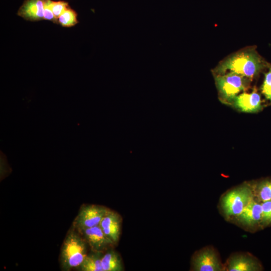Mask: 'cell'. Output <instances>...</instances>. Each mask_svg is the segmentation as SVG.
I'll return each instance as SVG.
<instances>
[{
    "instance_id": "obj_19",
    "label": "cell",
    "mask_w": 271,
    "mask_h": 271,
    "mask_svg": "<svg viewBox=\"0 0 271 271\" xmlns=\"http://www.w3.org/2000/svg\"><path fill=\"white\" fill-rule=\"evenodd\" d=\"M50 6L57 20L62 13L69 7L68 3L65 1L55 2L51 0Z\"/></svg>"
},
{
    "instance_id": "obj_3",
    "label": "cell",
    "mask_w": 271,
    "mask_h": 271,
    "mask_svg": "<svg viewBox=\"0 0 271 271\" xmlns=\"http://www.w3.org/2000/svg\"><path fill=\"white\" fill-rule=\"evenodd\" d=\"M254 199L250 181L228 190L220 198L219 209L224 218L232 222Z\"/></svg>"
},
{
    "instance_id": "obj_12",
    "label": "cell",
    "mask_w": 271,
    "mask_h": 271,
    "mask_svg": "<svg viewBox=\"0 0 271 271\" xmlns=\"http://www.w3.org/2000/svg\"><path fill=\"white\" fill-rule=\"evenodd\" d=\"M46 1L26 0L18 10L17 14L29 21L44 20V8Z\"/></svg>"
},
{
    "instance_id": "obj_20",
    "label": "cell",
    "mask_w": 271,
    "mask_h": 271,
    "mask_svg": "<svg viewBox=\"0 0 271 271\" xmlns=\"http://www.w3.org/2000/svg\"><path fill=\"white\" fill-rule=\"evenodd\" d=\"M1 162V180L7 177L12 172V169L10 167L6 155L2 151H0Z\"/></svg>"
},
{
    "instance_id": "obj_8",
    "label": "cell",
    "mask_w": 271,
    "mask_h": 271,
    "mask_svg": "<svg viewBox=\"0 0 271 271\" xmlns=\"http://www.w3.org/2000/svg\"><path fill=\"white\" fill-rule=\"evenodd\" d=\"M224 271H261L260 261L248 252H236L229 256L224 264Z\"/></svg>"
},
{
    "instance_id": "obj_11",
    "label": "cell",
    "mask_w": 271,
    "mask_h": 271,
    "mask_svg": "<svg viewBox=\"0 0 271 271\" xmlns=\"http://www.w3.org/2000/svg\"><path fill=\"white\" fill-rule=\"evenodd\" d=\"M122 220L119 213L110 209L99 224L105 236L114 245L117 244L119 240Z\"/></svg>"
},
{
    "instance_id": "obj_4",
    "label": "cell",
    "mask_w": 271,
    "mask_h": 271,
    "mask_svg": "<svg viewBox=\"0 0 271 271\" xmlns=\"http://www.w3.org/2000/svg\"><path fill=\"white\" fill-rule=\"evenodd\" d=\"M214 75L220 100L229 105L241 91H245L248 88L251 81L245 77L233 72Z\"/></svg>"
},
{
    "instance_id": "obj_18",
    "label": "cell",
    "mask_w": 271,
    "mask_h": 271,
    "mask_svg": "<svg viewBox=\"0 0 271 271\" xmlns=\"http://www.w3.org/2000/svg\"><path fill=\"white\" fill-rule=\"evenodd\" d=\"M263 229L271 225V200L261 203Z\"/></svg>"
},
{
    "instance_id": "obj_10",
    "label": "cell",
    "mask_w": 271,
    "mask_h": 271,
    "mask_svg": "<svg viewBox=\"0 0 271 271\" xmlns=\"http://www.w3.org/2000/svg\"><path fill=\"white\" fill-rule=\"evenodd\" d=\"M230 105L241 112L247 113L257 112L263 108L261 96L255 88L251 92L239 94Z\"/></svg>"
},
{
    "instance_id": "obj_6",
    "label": "cell",
    "mask_w": 271,
    "mask_h": 271,
    "mask_svg": "<svg viewBox=\"0 0 271 271\" xmlns=\"http://www.w3.org/2000/svg\"><path fill=\"white\" fill-rule=\"evenodd\" d=\"M224 264L218 252L211 246H207L196 251L191 260L190 270L224 271Z\"/></svg>"
},
{
    "instance_id": "obj_13",
    "label": "cell",
    "mask_w": 271,
    "mask_h": 271,
    "mask_svg": "<svg viewBox=\"0 0 271 271\" xmlns=\"http://www.w3.org/2000/svg\"><path fill=\"white\" fill-rule=\"evenodd\" d=\"M254 199L262 203L271 200V178L250 181Z\"/></svg>"
},
{
    "instance_id": "obj_15",
    "label": "cell",
    "mask_w": 271,
    "mask_h": 271,
    "mask_svg": "<svg viewBox=\"0 0 271 271\" xmlns=\"http://www.w3.org/2000/svg\"><path fill=\"white\" fill-rule=\"evenodd\" d=\"M102 252L91 251L87 254L79 266L75 268L78 271H104L102 265Z\"/></svg>"
},
{
    "instance_id": "obj_17",
    "label": "cell",
    "mask_w": 271,
    "mask_h": 271,
    "mask_svg": "<svg viewBox=\"0 0 271 271\" xmlns=\"http://www.w3.org/2000/svg\"><path fill=\"white\" fill-rule=\"evenodd\" d=\"M260 91L265 98L271 103V66H269L268 71L264 73Z\"/></svg>"
},
{
    "instance_id": "obj_2",
    "label": "cell",
    "mask_w": 271,
    "mask_h": 271,
    "mask_svg": "<svg viewBox=\"0 0 271 271\" xmlns=\"http://www.w3.org/2000/svg\"><path fill=\"white\" fill-rule=\"evenodd\" d=\"M88 246L80 233L71 225L60 249L59 260L61 270L70 271L79 266L88 254Z\"/></svg>"
},
{
    "instance_id": "obj_21",
    "label": "cell",
    "mask_w": 271,
    "mask_h": 271,
    "mask_svg": "<svg viewBox=\"0 0 271 271\" xmlns=\"http://www.w3.org/2000/svg\"><path fill=\"white\" fill-rule=\"evenodd\" d=\"M50 1L51 0H47L45 4L44 8V20L50 21L54 23L58 24V20L55 17L50 7Z\"/></svg>"
},
{
    "instance_id": "obj_14",
    "label": "cell",
    "mask_w": 271,
    "mask_h": 271,
    "mask_svg": "<svg viewBox=\"0 0 271 271\" xmlns=\"http://www.w3.org/2000/svg\"><path fill=\"white\" fill-rule=\"evenodd\" d=\"M101 262L104 271H123L124 270L120 255L112 247L103 252Z\"/></svg>"
},
{
    "instance_id": "obj_9",
    "label": "cell",
    "mask_w": 271,
    "mask_h": 271,
    "mask_svg": "<svg viewBox=\"0 0 271 271\" xmlns=\"http://www.w3.org/2000/svg\"><path fill=\"white\" fill-rule=\"evenodd\" d=\"M78 231L91 251L103 253L114 246V244L105 236L99 225Z\"/></svg>"
},
{
    "instance_id": "obj_5",
    "label": "cell",
    "mask_w": 271,
    "mask_h": 271,
    "mask_svg": "<svg viewBox=\"0 0 271 271\" xmlns=\"http://www.w3.org/2000/svg\"><path fill=\"white\" fill-rule=\"evenodd\" d=\"M110 209L100 205L83 204L79 208L72 226L77 230L99 225Z\"/></svg>"
},
{
    "instance_id": "obj_7",
    "label": "cell",
    "mask_w": 271,
    "mask_h": 271,
    "mask_svg": "<svg viewBox=\"0 0 271 271\" xmlns=\"http://www.w3.org/2000/svg\"><path fill=\"white\" fill-rule=\"evenodd\" d=\"M232 222L251 233L263 229L261 203L253 199Z\"/></svg>"
},
{
    "instance_id": "obj_1",
    "label": "cell",
    "mask_w": 271,
    "mask_h": 271,
    "mask_svg": "<svg viewBox=\"0 0 271 271\" xmlns=\"http://www.w3.org/2000/svg\"><path fill=\"white\" fill-rule=\"evenodd\" d=\"M269 64L252 47H247L230 55L213 70L214 75L233 72L251 81Z\"/></svg>"
},
{
    "instance_id": "obj_16",
    "label": "cell",
    "mask_w": 271,
    "mask_h": 271,
    "mask_svg": "<svg viewBox=\"0 0 271 271\" xmlns=\"http://www.w3.org/2000/svg\"><path fill=\"white\" fill-rule=\"evenodd\" d=\"M78 23L77 14L70 7L58 19V24L63 27H71Z\"/></svg>"
}]
</instances>
